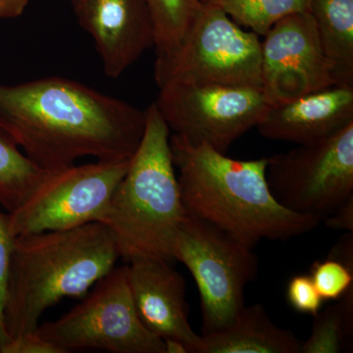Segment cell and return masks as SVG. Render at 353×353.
<instances>
[{"mask_svg":"<svg viewBox=\"0 0 353 353\" xmlns=\"http://www.w3.org/2000/svg\"><path fill=\"white\" fill-rule=\"evenodd\" d=\"M145 129V111L75 81L0 85V132L44 171L88 157L129 161Z\"/></svg>","mask_w":353,"mask_h":353,"instance_id":"1","label":"cell"},{"mask_svg":"<svg viewBox=\"0 0 353 353\" xmlns=\"http://www.w3.org/2000/svg\"><path fill=\"white\" fill-rule=\"evenodd\" d=\"M170 146L187 214L245 245L254 248L263 240L288 241L310 233L321 223L276 201L267 183V158L233 159L176 134Z\"/></svg>","mask_w":353,"mask_h":353,"instance_id":"2","label":"cell"},{"mask_svg":"<svg viewBox=\"0 0 353 353\" xmlns=\"http://www.w3.org/2000/svg\"><path fill=\"white\" fill-rule=\"evenodd\" d=\"M118 259L113 234L101 222L15 236L4 307L10 341L34 333L61 299L85 296Z\"/></svg>","mask_w":353,"mask_h":353,"instance_id":"3","label":"cell"},{"mask_svg":"<svg viewBox=\"0 0 353 353\" xmlns=\"http://www.w3.org/2000/svg\"><path fill=\"white\" fill-rule=\"evenodd\" d=\"M187 215L172 158L170 129L153 102L145 110L143 139L114 192L103 224L125 261H170L176 232Z\"/></svg>","mask_w":353,"mask_h":353,"instance_id":"4","label":"cell"},{"mask_svg":"<svg viewBox=\"0 0 353 353\" xmlns=\"http://www.w3.org/2000/svg\"><path fill=\"white\" fill-rule=\"evenodd\" d=\"M154 78L159 88L168 83L261 88V41L220 7L203 2L182 43L157 55Z\"/></svg>","mask_w":353,"mask_h":353,"instance_id":"5","label":"cell"},{"mask_svg":"<svg viewBox=\"0 0 353 353\" xmlns=\"http://www.w3.org/2000/svg\"><path fill=\"white\" fill-rule=\"evenodd\" d=\"M254 248L206 222L187 215L172 248L196 281L201 299L202 334L224 328L245 307V290L259 275Z\"/></svg>","mask_w":353,"mask_h":353,"instance_id":"6","label":"cell"},{"mask_svg":"<svg viewBox=\"0 0 353 353\" xmlns=\"http://www.w3.org/2000/svg\"><path fill=\"white\" fill-rule=\"evenodd\" d=\"M66 314L39 325L37 333L62 353L83 350L114 353H165L162 339L139 318L128 266L113 268Z\"/></svg>","mask_w":353,"mask_h":353,"instance_id":"7","label":"cell"},{"mask_svg":"<svg viewBox=\"0 0 353 353\" xmlns=\"http://www.w3.org/2000/svg\"><path fill=\"white\" fill-rule=\"evenodd\" d=\"M276 201L321 221L353 196V121L331 136L267 158Z\"/></svg>","mask_w":353,"mask_h":353,"instance_id":"8","label":"cell"},{"mask_svg":"<svg viewBox=\"0 0 353 353\" xmlns=\"http://www.w3.org/2000/svg\"><path fill=\"white\" fill-rule=\"evenodd\" d=\"M129 163L97 160L46 171L31 196L8 213L13 238L103 223Z\"/></svg>","mask_w":353,"mask_h":353,"instance_id":"9","label":"cell"},{"mask_svg":"<svg viewBox=\"0 0 353 353\" xmlns=\"http://www.w3.org/2000/svg\"><path fill=\"white\" fill-rule=\"evenodd\" d=\"M159 88L155 104L169 129L225 154L271 106L257 87L168 83Z\"/></svg>","mask_w":353,"mask_h":353,"instance_id":"10","label":"cell"},{"mask_svg":"<svg viewBox=\"0 0 353 353\" xmlns=\"http://www.w3.org/2000/svg\"><path fill=\"white\" fill-rule=\"evenodd\" d=\"M261 41V88L271 105L334 85L310 12L279 21Z\"/></svg>","mask_w":353,"mask_h":353,"instance_id":"11","label":"cell"},{"mask_svg":"<svg viewBox=\"0 0 353 353\" xmlns=\"http://www.w3.org/2000/svg\"><path fill=\"white\" fill-rule=\"evenodd\" d=\"M74 8L110 78L122 75L154 46V27L145 0H82Z\"/></svg>","mask_w":353,"mask_h":353,"instance_id":"12","label":"cell"},{"mask_svg":"<svg viewBox=\"0 0 353 353\" xmlns=\"http://www.w3.org/2000/svg\"><path fill=\"white\" fill-rule=\"evenodd\" d=\"M128 263L132 299L143 325L162 340L181 341L189 353H199L201 334L189 322L185 278L167 260L137 259Z\"/></svg>","mask_w":353,"mask_h":353,"instance_id":"13","label":"cell"},{"mask_svg":"<svg viewBox=\"0 0 353 353\" xmlns=\"http://www.w3.org/2000/svg\"><path fill=\"white\" fill-rule=\"evenodd\" d=\"M353 121V88L332 87L271 105L257 125L264 138L307 145Z\"/></svg>","mask_w":353,"mask_h":353,"instance_id":"14","label":"cell"},{"mask_svg":"<svg viewBox=\"0 0 353 353\" xmlns=\"http://www.w3.org/2000/svg\"><path fill=\"white\" fill-rule=\"evenodd\" d=\"M301 343L256 303L245 305L224 328L201 334L199 353H301Z\"/></svg>","mask_w":353,"mask_h":353,"instance_id":"15","label":"cell"},{"mask_svg":"<svg viewBox=\"0 0 353 353\" xmlns=\"http://www.w3.org/2000/svg\"><path fill=\"white\" fill-rule=\"evenodd\" d=\"M310 14L334 85L353 88V0H312Z\"/></svg>","mask_w":353,"mask_h":353,"instance_id":"16","label":"cell"},{"mask_svg":"<svg viewBox=\"0 0 353 353\" xmlns=\"http://www.w3.org/2000/svg\"><path fill=\"white\" fill-rule=\"evenodd\" d=\"M336 303L320 310L301 353H340L353 348V287Z\"/></svg>","mask_w":353,"mask_h":353,"instance_id":"17","label":"cell"},{"mask_svg":"<svg viewBox=\"0 0 353 353\" xmlns=\"http://www.w3.org/2000/svg\"><path fill=\"white\" fill-rule=\"evenodd\" d=\"M46 174L0 132V206L8 213L19 208Z\"/></svg>","mask_w":353,"mask_h":353,"instance_id":"18","label":"cell"},{"mask_svg":"<svg viewBox=\"0 0 353 353\" xmlns=\"http://www.w3.org/2000/svg\"><path fill=\"white\" fill-rule=\"evenodd\" d=\"M220 7L241 27L265 36L279 21L310 12L312 0H208ZM208 2V1H206Z\"/></svg>","mask_w":353,"mask_h":353,"instance_id":"19","label":"cell"},{"mask_svg":"<svg viewBox=\"0 0 353 353\" xmlns=\"http://www.w3.org/2000/svg\"><path fill=\"white\" fill-rule=\"evenodd\" d=\"M154 27L157 54L170 53L187 36L201 12V0H145Z\"/></svg>","mask_w":353,"mask_h":353,"instance_id":"20","label":"cell"},{"mask_svg":"<svg viewBox=\"0 0 353 353\" xmlns=\"http://www.w3.org/2000/svg\"><path fill=\"white\" fill-rule=\"evenodd\" d=\"M309 275L324 301H338L353 287V267L329 257L315 261Z\"/></svg>","mask_w":353,"mask_h":353,"instance_id":"21","label":"cell"},{"mask_svg":"<svg viewBox=\"0 0 353 353\" xmlns=\"http://www.w3.org/2000/svg\"><path fill=\"white\" fill-rule=\"evenodd\" d=\"M14 238L9 229L8 214L0 210V353L6 352L10 339L4 323L7 285L12 257Z\"/></svg>","mask_w":353,"mask_h":353,"instance_id":"22","label":"cell"},{"mask_svg":"<svg viewBox=\"0 0 353 353\" xmlns=\"http://www.w3.org/2000/svg\"><path fill=\"white\" fill-rule=\"evenodd\" d=\"M285 297L294 311L315 316L322 309L324 299L320 296L310 275L294 276L288 283Z\"/></svg>","mask_w":353,"mask_h":353,"instance_id":"23","label":"cell"},{"mask_svg":"<svg viewBox=\"0 0 353 353\" xmlns=\"http://www.w3.org/2000/svg\"><path fill=\"white\" fill-rule=\"evenodd\" d=\"M4 353H62V352L34 332L11 341Z\"/></svg>","mask_w":353,"mask_h":353,"instance_id":"24","label":"cell"},{"mask_svg":"<svg viewBox=\"0 0 353 353\" xmlns=\"http://www.w3.org/2000/svg\"><path fill=\"white\" fill-rule=\"evenodd\" d=\"M327 226L336 231L353 232V196L324 220Z\"/></svg>","mask_w":353,"mask_h":353,"instance_id":"25","label":"cell"},{"mask_svg":"<svg viewBox=\"0 0 353 353\" xmlns=\"http://www.w3.org/2000/svg\"><path fill=\"white\" fill-rule=\"evenodd\" d=\"M328 257L353 267V232H345L333 246Z\"/></svg>","mask_w":353,"mask_h":353,"instance_id":"26","label":"cell"},{"mask_svg":"<svg viewBox=\"0 0 353 353\" xmlns=\"http://www.w3.org/2000/svg\"><path fill=\"white\" fill-rule=\"evenodd\" d=\"M29 3L30 0H0V20L20 17Z\"/></svg>","mask_w":353,"mask_h":353,"instance_id":"27","label":"cell"},{"mask_svg":"<svg viewBox=\"0 0 353 353\" xmlns=\"http://www.w3.org/2000/svg\"><path fill=\"white\" fill-rule=\"evenodd\" d=\"M165 343V353H189L188 348L181 341L176 340H166Z\"/></svg>","mask_w":353,"mask_h":353,"instance_id":"28","label":"cell"},{"mask_svg":"<svg viewBox=\"0 0 353 353\" xmlns=\"http://www.w3.org/2000/svg\"><path fill=\"white\" fill-rule=\"evenodd\" d=\"M72 1H73V4L75 6V4L79 3V2L82 1V0H72Z\"/></svg>","mask_w":353,"mask_h":353,"instance_id":"29","label":"cell"},{"mask_svg":"<svg viewBox=\"0 0 353 353\" xmlns=\"http://www.w3.org/2000/svg\"><path fill=\"white\" fill-rule=\"evenodd\" d=\"M202 2H206L208 1V0H201Z\"/></svg>","mask_w":353,"mask_h":353,"instance_id":"30","label":"cell"}]
</instances>
